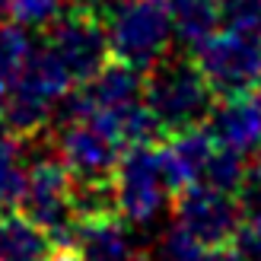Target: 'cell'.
I'll use <instances>...</instances> for the list:
<instances>
[{
	"instance_id": "6da1fadb",
	"label": "cell",
	"mask_w": 261,
	"mask_h": 261,
	"mask_svg": "<svg viewBox=\"0 0 261 261\" xmlns=\"http://www.w3.org/2000/svg\"><path fill=\"white\" fill-rule=\"evenodd\" d=\"M73 86H76L73 76L61 67V61L42 42L32 45L16 83L0 99V127L22 140L35 137L38 130L51 124L55 109Z\"/></svg>"
},
{
	"instance_id": "7a4b0ae2",
	"label": "cell",
	"mask_w": 261,
	"mask_h": 261,
	"mask_svg": "<svg viewBox=\"0 0 261 261\" xmlns=\"http://www.w3.org/2000/svg\"><path fill=\"white\" fill-rule=\"evenodd\" d=\"M214 102H217V93L204 80V73L198 70L194 61L166 55L160 64L150 67L147 109L160 121L163 134L207 124V115H211Z\"/></svg>"
},
{
	"instance_id": "3957f363",
	"label": "cell",
	"mask_w": 261,
	"mask_h": 261,
	"mask_svg": "<svg viewBox=\"0 0 261 261\" xmlns=\"http://www.w3.org/2000/svg\"><path fill=\"white\" fill-rule=\"evenodd\" d=\"M102 22H106L112 58L143 73L153 64H160L175 42L166 0H118L102 16Z\"/></svg>"
},
{
	"instance_id": "277c9868",
	"label": "cell",
	"mask_w": 261,
	"mask_h": 261,
	"mask_svg": "<svg viewBox=\"0 0 261 261\" xmlns=\"http://www.w3.org/2000/svg\"><path fill=\"white\" fill-rule=\"evenodd\" d=\"M70 169L61 163V156H25V175H22V191H19V214L38 223L58 252H70L80 220L73 214L70 201Z\"/></svg>"
},
{
	"instance_id": "5b68a950",
	"label": "cell",
	"mask_w": 261,
	"mask_h": 261,
	"mask_svg": "<svg viewBox=\"0 0 261 261\" xmlns=\"http://www.w3.org/2000/svg\"><path fill=\"white\" fill-rule=\"evenodd\" d=\"M112 178H115L118 214H121L124 223H134V226L153 223L169 207V198L175 194L156 143L127 147L121 153L118 166H115Z\"/></svg>"
},
{
	"instance_id": "8992f818",
	"label": "cell",
	"mask_w": 261,
	"mask_h": 261,
	"mask_svg": "<svg viewBox=\"0 0 261 261\" xmlns=\"http://www.w3.org/2000/svg\"><path fill=\"white\" fill-rule=\"evenodd\" d=\"M198 70L217 96L252 93L261 83V35L245 29L211 32L191 51Z\"/></svg>"
},
{
	"instance_id": "52a82bcc",
	"label": "cell",
	"mask_w": 261,
	"mask_h": 261,
	"mask_svg": "<svg viewBox=\"0 0 261 261\" xmlns=\"http://www.w3.org/2000/svg\"><path fill=\"white\" fill-rule=\"evenodd\" d=\"M42 45L61 61V67L73 76V83L89 80L96 70H102L112 61L106 22L96 13L67 7L58 19L45 25Z\"/></svg>"
},
{
	"instance_id": "ba28073f",
	"label": "cell",
	"mask_w": 261,
	"mask_h": 261,
	"mask_svg": "<svg viewBox=\"0 0 261 261\" xmlns=\"http://www.w3.org/2000/svg\"><path fill=\"white\" fill-rule=\"evenodd\" d=\"M175 226L178 232H185L188 239L204 242V245H223L232 242L236 229L242 223V207L236 201V194L220 191L211 185H185L175 191Z\"/></svg>"
},
{
	"instance_id": "9c48e42d",
	"label": "cell",
	"mask_w": 261,
	"mask_h": 261,
	"mask_svg": "<svg viewBox=\"0 0 261 261\" xmlns=\"http://www.w3.org/2000/svg\"><path fill=\"white\" fill-rule=\"evenodd\" d=\"M207 130L217 147L249 156L261 147V102L252 93L220 96L207 115Z\"/></svg>"
},
{
	"instance_id": "30bf717a",
	"label": "cell",
	"mask_w": 261,
	"mask_h": 261,
	"mask_svg": "<svg viewBox=\"0 0 261 261\" xmlns=\"http://www.w3.org/2000/svg\"><path fill=\"white\" fill-rule=\"evenodd\" d=\"M70 252L80 261H147L137 249L130 226H124L118 214L80 223Z\"/></svg>"
},
{
	"instance_id": "8fae6325",
	"label": "cell",
	"mask_w": 261,
	"mask_h": 261,
	"mask_svg": "<svg viewBox=\"0 0 261 261\" xmlns=\"http://www.w3.org/2000/svg\"><path fill=\"white\" fill-rule=\"evenodd\" d=\"M214 150H217V143H214L207 127L175 130V134L160 147V156H163V166H166V175L172 181V188L178 191L185 185L201 181L204 166L214 156Z\"/></svg>"
},
{
	"instance_id": "7c38bea8",
	"label": "cell",
	"mask_w": 261,
	"mask_h": 261,
	"mask_svg": "<svg viewBox=\"0 0 261 261\" xmlns=\"http://www.w3.org/2000/svg\"><path fill=\"white\" fill-rule=\"evenodd\" d=\"M58 245L51 236L22 214L0 217V261H51Z\"/></svg>"
},
{
	"instance_id": "4fadbf2b",
	"label": "cell",
	"mask_w": 261,
	"mask_h": 261,
	"mask_svg": "<svg viewBox=\"0 0 261 261\" xmlns=\"http://www.w3.org/2000/svg\"><path fill=\"white\" fill-rule=\"evenodd\" d=\"M175 42L194 51L220 25V0H166Z\"/></svg>"
},
{
	"instance_id": "5bb4252c",
	"label": "cell",
	"mask_w": 261,
	"mask_h": 261,
	"mask_svg": "<svg viewBox=\"0 0 261 261\" xmlns=\"http://www.w3.org/2000/svg\"><path fill=\"white\" fill-rule=\"evenodd\" d=\"M70 201L80 223L99 217L118 214V198H115V178L112 175H70Z\"/></svg>"
},
{
	"instance_id": "9a60e30c",
	"label": "cell",
	"mask_w": 261,
	"mask_h": 261,
	"mask_svg": "<svg viewBox=\"0 0 261 261\" xmlns=\"http://www.w3.org/2000/svg\"><path fill=\"white\" fill-rule=\"evenodd\" d=\"M22 175H25L22 137L10 134V130H0V217L10 214L19 204Z\"/></svg>"
},
{
	"instance_id": "2e32d148",
	"label": "cell",
	"mask_w": 261,
	"mask_h": 261,
	"mask_svg": "<svg viewBox=\"0 0 261 261\" xmlns=\"http://www.w3.org/2000/svg\"><path fill=\"white\" fill-rule=\"evenodd\" d=\"M29 51H32V42H29V35H25V25L0 19V99L16 83Z\"/></svg>"
},
{
	"instance_id": "e0dca14e",
	"label": "cell",
	"mask_w": 261,
	"mask_h": 261,
	"mask_svg": "<svg viewBox=\"0 0 261 261\" xmlns=\"http://www.w3.org/2000/svg\"><path fill=\"white\" fill-rule=\"evenodd\" d=\"M245 172H249V163H245L242 153L226 150V147H217L214 156H211V160H207V166H204L201 185H211V188H220V191L236 194V188L242 185Z\"/></svg>"
},
{
	"instance_id": "ac0fdd59",
	"label": "cell",
	"mask_w": 261,
	"mask_h": 261,
	"mask_svg": "<svg viewBox=\"0 0 261 261\" xmlns=\"http://www.w3.org/2000/svg\"><path fill=\"white\" fill-rule=\"evenodd\" d=\"M163 258L166 261H242L229 242H223V245H204V242L188 239L185 232H178V229L169 232V239L163 245Z\"/></svg>"
},
{
	"instance_id": "d6986e66",
	"label": "cell",
	"mask_w": 261,
	"mask_h": 261,
	"mask_svg": "<svg viewBox=\"0 0 261 261\" xmlns=\"http://www.w3.org/2000/svg\"><path fill=\"white\" fill-rule=\"evenodd\" d=\"M64 10H67V0H10L13 22L25 25V29H45Z\"/></svg>"
},
{
	"instance_id": "ffe728a7",
	"label": "cell",
	"mask_w": 261,
	"mask_h": 261,
	"mask_svg": "<svg viewBox=\"0 0 261 261\" xmlns=\"http://www.w3.org/2000/svg\"><path fill=\"white\" fill-rule=\"evenodd\" d=\"M220 22L261 35V0H220Z\"/></svg>"
},
{
	"instance_id": "44dd1931",
	"label": "cell",
	"mask_w": 261,
	"mask_h": 261,
	"mask_svg": "<svg viewBox=\"0 0 261 261\" xmlns=\"http://www.w3.org/2000/svg\"><path fill=\"white\" fill-rule=\"evenodd\" d=\"M229 245L236 249V255L242 261H261V211L242 217V223Z\"/></svg>"
},
{
	"instance_id": "7402d4cb",
	"label": "cell",
	"mask_w": 261,
	"mask_h": 261,
	"mask_svg": "<svg viewBox=\"0 0 261 261\" xmlns=\"http://www.w3.org/2000/svg\"><path fill=\"white\" fill-rule=\"evenodd\" d=\"M236 201L242 207V214H258L261 211V166L245 172L242 185L236 188Z\"/></svg>"
},
{
	"instance_id": "603a6c76",
	"label": "cell",
	"mask_w": 261,
	"mask_h": 261,
	"mask_svg": "<svg viewBox=\"0 0 261 261\" xmlns=\"http://www.w3.org/2000/svg\"><path fill=\"white\" fill-rule=\"evenodd\" d=\"M118 4V0H67V7L73 10H86V13H96V16H106V13Z\"/></svg>"
},
{
	"instance_id": "cb8c5ba5",
	"label": "cell",
	"mask_w": 261,
	"mask_h": 261,
	"mask_svg": "<svg viewBox=\"0 0 261 261\" xmlns=\"http://www.w3.org/2000/svg\"><path fill=\"white\" fill-rule=\"evenodd\" d=\"M10 16V0H0V19Z\"/></svg>"
},
{
	"instance_id": "d4e9b609",
	"label": "cell",
	"mask_w": 261,
	"mask_h": 261,
	"mask_svg": "<svg viewBox=\"0 0 261 261\" xmlns=\"http://www.w3.org/2000/svg\"><path fill=\"white\" fill-rule=\"evenodd\" d=\"M255 99H258V102H261V83H258V86H255Z\"/></svg>"
},
{
	"instance_id": "484cf974",
	"label": "cell",
	"mask_w": 261,
	"mask_h": 261,
	"mask_svg": "<svg viewBox=\"0 0 261 261\" xmlns=\"http://www.w3.org/2000/svg\"><path fill=\"white\" fill-rule=\"evenodd\" d=\"M255 153H258V166H261V147H258V150H255Z\"/></svg>"
}]
</instances>
